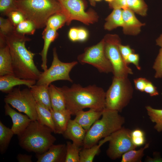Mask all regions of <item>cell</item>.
<instances>
[{
    "instance_id": "obj_1",
    "label": "cell",
    "mask_w": 162,
    "mask_h": 162,
    "mask_svg": "<svg viewBox=\"0 0 162 162\" xmlns=\"http://www.w3.org/2000/svg\"><path fill=\"white\" fill-rule=\"evenodd\" d=\"M63 93L66 109L73 116L86 108L102 111L106 108V92L95 85L83 87L74 84L70 87H58Z\"/></svg>"
},
{
    "instance_id": "obj_2",
    "label": "cell",
    "mask_w": 162,
    "mask_h": 162,
    "mask_svg": "<svg viewBox=\"0 0 162 162\" xmlns=\"http://www.w3.org/2000/svg\"><path fill=\"white\" fill-rule=\"evenodd\" d=\"M5 38L11 56L14 75L22 79L37 80L41 72L34 63L35 54L28 50L26 46V42L30 39L14 30Z\"/></svg>"
},
{
    "instance_id": "obj_3",
    "label": "cell",
    "mask_w": 162,
    "mask_h": 162,
    "mask_svg": "<svg viewBox=\"0 0 162 162\" xmlns=\"http://www.w3.org/2000/svg\"><path fill=\"white\" fill-rule=\"evenodd\" d=\"M49 127L32 121L28 127L17 135L20 146L27 152L41 154L46 152L56 140Z\"/></svg>"
},
{
    "instance_id": "obj_4",
    "label": "cell",
    "mask_w": 162,
    "mask_h": 162,
    "mask_svg": "<svg viewBox=\"0 0 162 162\" xmlns=\"http://www.w3.org/2000/svg\"><path fill=\"white\" fill-rule=\"evenodd\" d=\"M15 5L26 19L32 21L37 28L46 26L47 20L52 15L64 13L63 7L58 0H16Z\"/></svg>"
},
{
    "instance_id": "obj_5",
    "label": "cell",
    "mask_w": 162,
    "mask_h": 162,
    "mask_svg": "<svg viewBox=\"0 0 162 162\" xmlns=\"http://www.w3.org/2000/svg\"><path fill=\"white\" fill-rule=\"evenodd\" d=\"M101 116L87 131L83 148H89L98 144L102 139L110 136L121 128L125 123L124 117L116 110L105 108Z\"/></svg>"
},
{
    "instance_id": "obj_6",
    "label": "cell",
    "mask_w": 162,
    "mask_h": 162,
    "mask_svg": "<svg viewBox=\"0 0 162 162\" xmlns=\"http://www.w3.org/2000/svg\"><path fill=\"white\" fill-rule=\"evenodd\" d=\"M133 88L128 77L114 76L111 85L106 92V108L121 112L132 99Z\"/></svg>"
},
{
    "instance_id": "obj_7",
    "label": "cell",
    "mask_w": 162,
    "mask_h": 162,
    "mask_svg": "<svg viewBox=\"0 0 162 162\" xmlns=\"http://www.w3.org/2000/svg\"><path fill=\"white\" fill-rule=\"evenodd\" d=\"M105 55L112 66L114 76L128 77L133 74L131 68L124 62L119 49L121 39L117 34H107L103 38Z\"/></svg>"
},
{
    "instance_id": "obj_8",
    "label": "cell",
    "mask_w": 162,
    "mask_h": 162,
    "mask_svg": "<svg viewBox=\"0 0 162 162\" xmlns=\"http://www.w3.org/2000/svg\"><path fill=\"white\" fill-rule=\"evenodd\" d=\"M4 100L5 103L25 113L32 121L37 120L36 102L30 88L21 90L20 87L14 88L5 96Z\"/></svg>"
},
{
    "instance_id": "obj_9",
    "label": "cell",
    "mask_w": 162,
    "mask_h": 162,
    "mask_svg": "<svg viewBox=\"0 0 162 162\" xmlns=\"http://www.w3.org/2000/svg\"><path fill=\"white\" fill-rule=\"evenodd\" d=\"M53 58L50 68L41 72L37 80L36 84H46L49 86L52 82L58 80L73 82L69 73L72 69L78 64L77 61L64 62L58 58L56 48L53 49Z\"/></svg>"
},
{
    "instance_id": "obj_10",
    "label": "cell",
    "mask_w": 162,
    "mask_h": 162,
    "mask_svg": "<svg viewBox=\"0 0 162 162\" xmlns=\"http://www.w3.org/2000/svg\"><path fill=\"white\" fill-rule=\"evenodd\" d=\"M77 59L81 64L91 65L100 73L113 72L112 66L105 53L104 39L96 44L86 48Z\"/></svg>"
},
{
    "instance_id": "obj_11",
    "label": "cell",
    "mask_w": 162,
    "mask_h": 162,
    "mask_svg": "<svg viewBox=\"0 0 162 162\" xmlns=\"http://www.w3.org/2000/svg\"><path fill=\"white\" fill-rule=\"evenodd\" d=\"M131 132L130 129L122 127L111 134L106 151V155L110 159L119 158L124 153L137 147L132 142Z\"/></svg>"
},
{
    "instance_id": "obj_12",
    "label": "cell",
    "mask_w": 162,
    "mask_h": 162,
    "mask_svg": "<svg viewBox=\"0 0 162 162\" xmlns=\"http://www.w3.org/2000/svg\"><path fill=\"white\" fill-rule=\"evenodd\" d=\"M63 8V12L67 18L66 23L69 25L73 20L80 21L89 25L98 20L97 14L93 10L86 12L82 0H58Z\"/></svg>"
},
{
    "instance_id": "obj_13",
    "label": "cell",
    "mask_w": 162,
    "mask_h": 162,
    "mask_svg": "<svg viewBox=\"0 0 162 162\" xmlns=\"http://www.w3.org/2000/svg\"><path fill=\"white\" fill-rule=\"evenodd\" d=\"M5 115L9 116L12 122L11 130L14 134L19 135L23 131L32 120L26 115L18 112L5 103L4 106Z\"/></svg>"
},
{
    "instance_id": "obj_14",
    "label": "cell",
    "mask_w": 162,
    "mask_h": 162,
    "mask_svg": "<svg viewBox=\"0 0 162 162\" xmlns=\"http://www.w3.org/2000/svg\"><path fill=\"white\" fill-rule=\"evenodd\" d=\"M66 153V144H53L44 153L36 154L37 162H65Z\"/></svg>"
},
{
    "instance_id": "obj_15",
    "label": "cell",
    "mask_w": 162,
    "mask_h": 162,
    "mask_svg": "<svg viewBox=\"0 0 162 162\" xmlns=\"http://www.w3.org/2000/svg\"><path fill=\"white\" fill-rule=\"evenodd\" d=\"M122 15L124 33L131 35L139 34L141 31V27L145 24L140 22L136 17L134 12L128 8L122 9Z\"/></svg>"
},
{
    "instance_id": "obj_16",
    "label": "cell",
    "mask_w": 162,
    "mask_h": 162,
    "mask_svg": "<svg viewBox=\"0 0 162 162\" xmlns=\"http://www.w3.org/2000/svg\"><path fill=\"white\" fill-rule=\"evenodd\" d=\"M36 80L20 78L14 74H8L0 76V90L8 94L17 86L24 85L30 88L36 83Z\"/></svg>"
},
{
    "instance_id": "obj_17",
    "label": "cell",
    "mask_w": 162,
    "mask_h": 162,
    "mask_svg": "<svg viewBox=\"0 0 162 162\" xmlns=\"http://www.w3.org/2000/svg\"><path fill=\"white\" fill-rule=\"evenodd\" d=\"M87 131L74 119H70L63 135L65 139L71 140L73 143L81 147L82 146Z\"/></svg>"
},
{
    "instance_id": "obj_18",
    "label": "cell",
    "mask_w": 162,
    "mask_h": 162,
    "mask_svg": "<svg viewBox=\"0 0 162 162\" xmlns=\"http://www.w3.org/2000/svg\"><path fill=\"white\" fill-rule=\"evenodd\" d=\"M102 112L103 111H98L91 109L87 111L82 110L76 114L74 119L84 129L87 131L101 117Z\"/></svg>"
},
{
    "instance_id": "obj_19",
    "label": "cell",
    "mask_w": 162,
    "mask_h": 162,
    "mask_svg": "<svg viewBox=\"0 0 162 162\" xmlns=\"http://www.w3.org/2000/svg\"><path fill=\"white\" fill-rule=\"evenodd\" d=\"M55 129V134H62L65 131L72 115L70 112L65 109L61 110H50Z\"/></svg>"
},
{
    "instance_id": "obj_20",
    "label": "cell",
    "mask_w": 162,
    "mask_h": 162,
    "mask_svg": "<svg viewBox=\"0 0 162 162\" xmlns=\"http://www.w3.org/2000/svg\"><path fill=\"white\" fill-rule=\"evenodd\" d=\"M49 87V86L46 84H35L30 89L36 102L51 110L52 108Z\"/></svg>"
},
{
    "instance_id": "obj_21",
    "label": "cell",
    "mask_w": 162,
    "mask_h": 162,
    "mask_svg": "<svg viewBox=\"0 0 162 162\" xmlns=\"http://www.w3.org/2000/svg\"><path fill=\"white\" fill-rule=\"evenodd\" d=\"M42 34L44 44L40 53L42 61L41 67L44 71L47 69V55L49 48L51 44L56 38L58 34L56 30L45 27Z\"/></svg>"
},
{
    "instance_id": "obj_22",
    "label": "cell",
    "mask_w": 162,
    "mask_h": 162,
    "mask_svg": "<svg viewBox=\"0 0 162 162\" xmlns=\"http://www.w3.org/2000/svg\"><path fill=\"white\" fill-rule=\"evenodd\" d=\"M8 74H14L9 49L6 44L0 46V76Z\"/></svg>"
},
{
    "instance_id": "obj_23",
    "label": "cell",
    "mask_w": 162,
    "mask_h": 162,
    "mask_svg": "<svg viewBox=\"0 0 162 162\" xmlns=\"http://www.w3.org/2000/svg\"><path fill=\"white\" fill-rule=\"evenodd\" d=\"M49 91L52 109L59 110L66 109L64 96L58 87L51 84L49 86Z\"/></svg>"
},
{
    "instance_id": "obj_24",
    "label": "cell",
    "mask_w": 162,
    "mask_h": 162,
    "mask_svg": "<svg viewBox=\"0 0 162 162\" xmlns=\"http://www.w3.org/2000/svg\"><path fill=\"white\" fill-rule=\"evenodd\" d=\"M110 138V136L100 140L98 143L88 148H83L80 153V162H92L95 156L99 152L100 148Z\"/></svg>"
},
{
    "instance_id": "obj_25",
    "label": "cell",
    "mask_w": 162,
    "mask_h": 162,
    "mask_svg": "<svg viewBox=\"0 0 162 162\" xmlns=\"http://www.w3.org/2000/svg\"><path fill=\"white\" fill-rule=\"evenodd\" d=\"M36 109L37 120L40 124L50 128L55 133V127L50 110L37 102Z\"/></svg>"
},
{
    "instance_id": "obj_26",
    "label": "cell",
    "mask_w": 162,
    "mask_h": 162,
    "mask_svg": "<svg viewBox=\"0 0 162 162\" xmlns=\"http://www.w3.org/2000/svg\"><path fill=\"white\" fill-rule=\"evenodd\" d=\"M104 25L106 30L111 31L118 27H122L123 20L122 15V10L119 8L113 9L112 13L105 19Z\"/></svg>"
},
{
    "instance_id": "obj_27",
    "label": "cell",
    "mask_w": 162,
    "mask_h": 162,
    "mask_svg": "<svg viewBox=\"0 0 162 162\" xmlns=\"http://www.w3.org/2000/svg\"><path fill=\"white\" fill-rule=\"evenodd\" d=\"M11 128L5 126L0 121V152L4 154L6 151L11 140L14 135Z\"/></svg>"
},
{
    "instance_id": "obj_28",
    "label": "cell",
    "mask_w": 162,
    "mask_h": 162,
    "mask_svg": "<svg viewBox=\"0 0 162 162\" xmlns=\"http://www.w3.org/2000/svg\"><path fill=\"white\" fill-rule=\"evenodd\" d=\"M149 144L146 143L144 147L136 150L135 149L130 150L122 156L121 162H140L144 155L145 150L149 147Z\"/></svg>"
},
{
    "instance_id": "obj_29",
    "label": "cell",
    "mask_w": 162,
    "mask_h": 162,
    "mask_svg": "<svg viewBox=\"0 0 162 162\" xmlns=\"http://www.w3.org/2000/svg\"><path fill=\"white\" fill-rule=\"evenodd\" d=\"M67 18L63 12L56 13L47 20L45 27L57 31L67 22Z\"/></svg>"
},
{
    "instance_id": "obj_30",
    "label": "cell",
    "mask_w": 162,
    "mask_h": 162,
    "mask_svg": "<svg viewBox=\"0 0 162 162\" xmlns=\"http://www.w3.org/2000/svg\"><path fill=\"white\" fill-rule=\"evenodd\" d=\"M151 121L155 123L154 128L158 132L162 131V109L154 108L149 106L146 107Z\"/></svg>"
},
{
    "instance_id": "obj_31",
    "label": "cell",
    "mask_w": 162,
    "mask_h": 162,
    "mask_svg": "<svg viewBox=\"0 0 162 162\" xmlns=\"http://www.w3.org/2000/svg\"><path fill=\"white\" fill-rule=\"evenodd\" d=\"M66 153L65 162H80V153L82 148L74 143L67 141L66 143Z\"/></svg>"
},
{
    "instance_id": "obj_32",
    "label": "cell",
    "mask_w": 162,
    "mask_h": 162,
    "mask_svg": "<svg viewBox=\"0 0 162 162\" xmlns=\"http://www.w3.org/2000/svg\"><path fill=\"white\" fill-rule=\"evenodd\" d=\"M127 7L134 13L141 16L146 15L148 6L144 0H128Z\"/></svg>"
},
{
    "instance_id": "obj_33",
    "label": "cell",
    "mask_w": 162,
    "mask_h": 162,
    "mask_svg": "<svg viewBox=\"0 0 162 162\" xmlns=\"http://www.w3.org/2000/svg\"><path fill=\"white\" fill-rule=\"evenodd\" d=\"M37 28L34 24L28 20L25 19L15 27L14 31L17 33L25 35L34 34Z\"/></svg>"
},
{
    "instance_id": "obj_34",
    "label": "cell",
    "mask_w": 162,
    "mask_h": 162,
    "mask_svg": "<svg viewBox=\"0 0 162 162\" xmlns=\"http://www.w3.org/2000/svg\"><path fill=\"white\" fill-rule=\"evenodd\" d=\"M15 27L10 20L2 17H0V36L5 38L14 30Z\"/></svg>"
},
{
    "instance_id": "obj_35",
    "label": "cell",
    "mask_w": 162,
    "mask_h": 162,
    "mask_svg": "<svg viewBox=\"0 0 162 162\" xmlns=\"http://www.w3.org/2000/svg\"><path fill=\"white\" fill-rule=\"evenodd\" d=\"M6 16L14 27L26 19L23 14L16 8L10 11Z\"/></svg>"
},
{
    "instance_id": "obj_36",
    "label": "cell",
    "mask_w": 162,
    "mask_h": 162,
    "mask_svg": "<svg viewBox=\"0 0 162 162\" xmlns=\"http://www.w3.org/2000/svg\"><path fill=\"white\" fill-rule=\"evenodd\" d=\"M16 0H0V12L2 14L6 15L10 11L16 9Z\"/></svg>"
},
{
    "instance_id": "obj_37",
    "label": "cell",
    "mask_w": 162,
    "mask_h": 162,
    "mask_svg": "<svg viewBox=\"0 0 162 162\" xmlns=\"http://www.w3.org/2000/svg\"><path fill=\"white\" fill-rule=\"evenodd\" d=\"M153 68L155 71L154 77L156 78L162 77V48L160 49L155 60Z\"/></svg>"
},
{
    "instance_id": "obj_38",
    "label": "cell",
    "mask_w": 162,
    "mask_h": 162,
    "mask_svg": "<svg viewBox=\"0 0 162 162\" xmlns=\"http://www.w3.org/2000/svg\"><path fill=\"white\" fill-rule=\"evenodd\" d=\"M119 47L123 59L126 64V62L128 56L131 53L134 52V50L129 45H123L121 44H119Z\"/></svg>"
},
{
    "instance_id": "obj_39",
    "label": "cell",
    "mask_w": 162,
    "mask_h": 162,
    "mask_svg": "<svg viewBox=\"0 0 162 162\" xmlns=\"http://www.w3.org/2000/svg\"><path fill=\"white\" fill-rule=\"evenodd\" d=\"M149 80L143 77H140L134 79L135 88L141 92H144V88Z\"/></svg>"
},
{
    "instance_id": "obj_40",
    "label": "cell",
    "mask_w": 162,
    "mask_h": 162,
    "mask_svg": "<svg viewBox=\"0 0 162 162\" xmlns=\"http://www.w3.org/2000/svg\"><path fill=\"white\" fill-rule=\"evenodd\" d=\"M139 55L134 52L129 55L126 63L128 65L130 63L133 64L135 66L137 69L140 70L141 69V67L139 65Z\"/></svg>"
},
{
    "instance_id": "obj_41",
    "label": "cell",
    "mask_w": 162,
    "mask_h": 162,
    "mask_svg": "<svg viewBox=\"0 0 162 162\" xmlns=\"http://www.w3.org/2000/svg\"><path fill=\"white\" fill-rule=\"evenodd\" d=\"M128 0H114L109 3L110 8L113 9L119 8L124 9L127 8V1Z\"/></svg>"
},
{
    "instance_id": "obj_42",
    "label": "cell",
    "mask_w": 162,
    "mask_h": 162,
    "mask_svg": "<svg viewBox=\"0 0 162 162\" xmlns=\"http://www.w3.org/2000/svg\"><path fill=\"white\" fill-rule=\"evenodd\" d=\"M144 92L148 94L151 96H156L159 94L157 88L149 80L144 88Z\"/></svg>"
},
{
    "instance_id": "obj_43",
    "label": "cell",
    "mask_w": 162,
    "mask_h": 162,
    "mask_svg": "<svg viewBox=\"0 0 162 162\" xmlns=\"http://www.w3.org/2000/svg\"><path fill=\"white\" fill-rule=\"evenodd\" d=\"M131 139L133 144L136 147L143 145L146 142L145 136L131 137Z\"/></svg>"
},
{
    "instance_id": "obj_44",
    "label": "cell",
    "mask_w": 162,
    "mask_h": 162,
    "mask_svg": "<svg viewBox=\"0 0 162 162\" xmlns=\"http://www.w3.org/2000/svg\"><path fill=\"white\" fill-rule=\"evenodd\" d=\"M88 36L87 31L83 28H78V41H84L87 38Z\"/></svg>"
},
{
    "instance_id": "obj_45",
    "label": "cell",
    "mask_w": 162,
    "mask_h": 162,
    "mask_svg": "<svg viewBox=\"0 0 162 162\" xmlns=\"http://www.w3.org/2000/svg\"><path fill=\"white\" fill-rule=\"evenodd\" d=\"M78 28H70L68 32L69 39L73 41H78Z\"/></svg>"
},
{
    "instance_id": "obj_46",
    "label": "cell",
    "mask_w": 162,
    "mask_h": 162,
    "mask_svg": "<svg viewBox=\"0 0 162 162\" xmlns=\"http://www.w3.org/2000/svg\"><path fill=\"white\" fill-rule=\"evenodd\" d=\"M32 155L20 153L18 154L16 159L19 162H32Z\"/></svg>"
},
{
    "instance_id": "obj_47",
    "label": "cell",
    "mask_w": 162,
    "mask_h": 162,
    "mask_svg": "<svg viewBox=\"0 0 162 162\" xmlns=\"http://www.w3.org/2000/svg\"><path fill=\"white\" fill-rule=\"evenodd\" d=\"M156 152L154 153L155 156L153 158H151L149 157H147L146 160L147 162H162V158L160 156H158V154Z\"/></svg>"
},
{
    "instance_id": "obj_48",
    "label": "cell",
    "mask_w": 162,
    "mask_h": 162,
    "mask_svg": "<svg viewBox=\"0 0 162 162\" xmlns=\"http://www.w3.org/2000/svg\"><path fill=\"white\" fill-rule=\"evenodd\" d=\"M156 44L162 48V34L156 39Z\"/></svg>"
},
{
    "instance_id": "obj_49",
    "label": "cell",
    "mask_w": 162,
    "mask_h": 162,
    "mask_svg": "<svg viewBox=\"0 0 162 162\" xmlns=\"http://www.w3.org/2000/svg\"><path fill=\"white\" fill-rule=\"evenodd\" d=\"M91 4L93 6H95V2L93 0H89Z\"/></svg>"
},
{
    "instance_id": "obj_50",
    "label": "cell",
    "mask_w": 162,
    "mask_h": 162,
    "mask_svg": "<svg viewBox=\"0 0 162 162\" xmlns=\"http://www.w3.org/2000/svg\"><path fill=\"white\" fill-rule=\"evenodd\" d=\"M106 1L110 3L112 2L114 0H105Z\"/></svg>"
},
{
    "instance_id": "obj_51",
    "label": "cell",
    "mask_w": 162,
    "mask_h": 162,
    "mask_svg": "<svg viewBox=\"0 0 162 162\" xmlns=\"http://www.w3.org/2000/svg\"><path fill=\"white\" fill-rule=\"evenodd\" d=\"M93 0L95 2V1H101V0Z\"/></svg>"
},
{
    "instance_id": "obj_52",
    "label": "cell",
    "mask_w": 162,
    "mask_h": 162,
    "mask_svg": "<svg viewBox=\"0 0 162 162\" xmlns=\"http://www.w3.org/2000/svg\"></svg>"
}]
</instances>
